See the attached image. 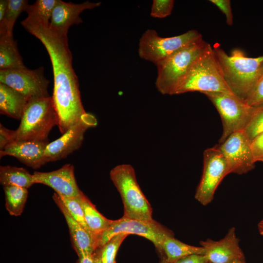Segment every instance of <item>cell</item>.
<instances>
[{"mask_svg": "<svg viewBox=\"0 0 263 263\" xmlns=\"http://www.w3.org/2000/svg\"><path fill=\"white\" fill-rule=\"evenodd\" d=\"M22 26L38 38L45 47L51 59L54 75L52 96L62 134L85 114L77 77L72 65L68 39L61 37L49 28V24L24 19Z\"/></svg>", "mask_w": 263, "mask_h": 263, "instance_id": "1", "label": "cell"}, {"mask_svg": "<svg viewBox=\"0 0 263 263\" xmlns=\"http://www.w3.org/2000/svg\"><path fill=\"white\" fill-rule=\"evenodd\" d=\"M212 49L227 85L234 95L245 101L259 79L263 56L249 57L240 49H234L229 56L218 44Z\"/></svg>", "mask_w": 263, "mask_h": 263, "instance_id": "2", "label": "cell"}, {"mask_svg": "<svg viewBox=\"0 0 263 263\" xmlns=\"http://www.w3.org/2000/svg\"><path fill=\"white\" fill-rule=\"evenodd\" d=\"M191 92L233 94L224 79L212 47L208 43L179 82L173 94Z\"/></svg>", "mask_w": 263, "mask_h": 263, "instance_id": "3", "label": "cell"}, {"mask_svg": "<svg viewBox=\"0 0 263 263\" xmlns=\"http://www.w3.org/2000/svg\"><path fill=\"white\" fill-rule=\"evenodd\" d=\"M57 124V116L52 96L31 99L25 109L19 127L13 131V141H49L50 131Z\"/></svg>", "mask_w": 263, "mask_h": 263, "instance_id": "4", "label": "cell"}, {"mask_svg": "<svg viewBox=\"0 0 263 263\" xmlns=\"http://www.w3.org/2000/svg\"><path fill=\"white\" fill-rule=\"evenodd\" d=\"M110 175L123 202V217L153 221L152 207L137 183L133 168L129 164L117 165L112 169Z\"/></svg>", "mask_w": 263, "mask_h": 263, "instance_id": "5", "label": "cell"}, {"mask_svg": "<svg viewBox=\"0 0 263 263\" xmlns=\"http://www.w3.org/2000/svg\"><path fill=\"white\" fill-rule=\"evenodd\" d=\"M207 43L202 38L157 63L155 86L158 91L163 94L173 95L179 82Z\"/></svg>", "mask_w": 263, "mask_h": 263, "instance_id": "6", "label": "cell"}, {"mask_svg": "<svg viewBox=\"0 0 263 263\" xmlns=\"http://www.w3.org/2000/svg\"><path fill=\"white\" fill-rule=\"evenodd\" d=\"M202 38L192 29L179 36L164 38L154 29H148L139 39L138 55L140 58L156 65L169 56Z\"/></svg>", "mask_w": 263, "mask_h": 263, "instance_id": "7", "label": "cell"}, {"mask_svg": "<svg viewBox=\"0 0 263 263\" xmlns=\"http://www.w3.org/2000/svg\"><path fill=\"white\" fill-rule=\"evenodd\" d=\"M204 94L215 106L221 118L223 131L219 144L233 133L244 130L249 120L252 107L234 94L219 92Z\"/></svg>", "mask_w": 263, "mask_h": 263, "instance_id": "8", "label": "cell"}, {"mask_svg": "<svg viewBox=\"0 0 263 263\" xmlns=\"http://www.w3.org/2000/svg\"><path fill=\"white\" fill-rule=\"evenodd\" d=\"M120 233L144 237L151 241L160 253L164 240L168 237L174 236L171 230L154 220L146 222L123 216L113 220L110 226L99 236L97 248L102 247L114 236Z\"/></svg>", "mask_w": 263, "mask_h": 263, "instance_id": "9", "label": "cell"}, {"mask_svg": "<svg viewBox=\"0 0 263 263\" xmlns=\"http://www.w3.org/2000/svg\"><path fill=\"white\" fill-rule=\"evenodd\" d=\"M203 159V174L195 198L201 205L207 206L213 199L221 182L229 173L226 161L218 145L205 150Z\"/></svg>", "mask_w": 263, "mask_h": 263, "instance_id": "10", "label": "cell"}, {"mask_svg": "<svg viewBox=\"0 0 263 263\" xmlns=\"http://www.w3.org/2000/svg\"><path fill=\"white\" fill-rule=\"evenodd\" d=\"M0 83L20 92L30 100L50 96L48 92L50 81L40 67L34 70L26 67L0 70Z\"/></svg>", "mask_w": 263, "mask_h": 263, "instance_id": "11", "label": "cell"}, {"mask_svg": "<svg viewBox=\"0 0 263 263\" xmlns=\"http://www.w3.org/2000/svg\"><path fill=\"white\" fill-rule=\"evenodd\" d=\"M93 115L86 113L75 124L56 140L49 143L44 153L46 163L64 159L81 146L86 131L96 126Z\"/></svg>", "mask_w": 263, "mask_h": 263, "instance_id": "12", "label": "cell"}, {"mask_svg": "<svg viewBox=\"0 0 263 263\" xmlns=\"http://www.w3.org/2000/svg\"><path fill=\"white\" fill-rule=\"evenodd\" d=\"M218 146L226 161L229 173L243 174L254 168L251 142L243 131L233 133Z\"/></svg>", "mask_w": 263, "mask_h": 263, "instance_id": "13", "label": "cell"}, {"mask_svg": "<svg viewBox=\"0 0 263 263\" xmlns=\"http://www.w3.org/2000/svg\"><path fill=\"white\" fill-rule=\"evenodd\" d=\"M101 2L86 1L81 3H74L57 0L53 9L49 28L58 36L68 38L69 28L74 24L83 22L80 14L84 10L98 7Z\"/></svg>", "mask_w": 263, "mask_h": 263, "instance_id": "14", "label": "cell"}, {"mask_svg": "<svg viewBox=\"0 0 263 263\" xmlns=\"http://www.w3.org/2000/svg\"><path fill=\"white\" fill-rule=\"evenodd\" d=\"M33 175L35 184L48 186L58 195L76 198L82 192L77 186L74 167L72 164H65L61 168L50 172L35 171Z\"/></svg>", "mask_w": 263, "mask_h": 263, "instance_id": "15", "label": "cell"}, {"mask_svg": "<svg viewBox=\"0 0 263 263\" xmlns=\"http://www.w3.org/2000/svg\"><path fill=\"white\" fill-rule=\"evenodd\" d=\"M200 243L205 249L204 256L208 263H228L236 259H245L233 227L219 241L207 239Z\"/></svg>", "mask_w": 263, "mask_h": 263, "instance_id": "16", "label": "cell"}, {"mask_svg": "<svg viewBox=\"0 0 263 263\" xmlns=\"http://www.w3.org/2000/svg\"><path fill=\"white\" fill-rule=\"evenodd\" d=\"M49 141H14L0 150V158L5 155L16 157L22 163L38 169L46 163L44 153Z\"/></svg>", "mask_w": 263, "mask_h": 263, "instance_id": "17", "label": "cell"}, {"mask_svg": "<svg viewBox=\"0 0 263 263\" xmlns=\"http://www.w3.org/2000/svg\"><path fill=\"white\" fill-rule=\"evenodd\" d=\"M53 199L66 220L73 246L78 256L84 254H93L97 247L92 235L72 217L56 192L53 195Z\"/></svg>", "mask_w": 263, "mask_h": 263, "instance_id": "18", "label": "cell"}, {"mask_svg": "<svg viewBox=\"0 0 263 263\" xmlns=\"http://www.w3.org/2000/svg\"><path fill=\"white\" fill-rule=\"evenodd\" d=\"M30 99L13 89L0 83V113L20 120Z\"/></svg>", "mask_w": 263, "mask_h": 263, "instance_id": "19", "label": "cell"}, {"mask_svg": "<svg viewBox=\"0 0 263 263\" xmlns=\"http://www.w3.org/2000/svg\"><path fill=\"white\" fill-rule=\"evenodd\" d=\"M76 199L82 208L86 223L95 240L97 247L98 237L110 226L113 220L101 214L82 192Z\"/></svg>", "mask_w": 263, "mask_h": 263, "instance_id": "20", "label": "cell"}, {"mask_svg": "<svg viewBox=\"0 0 263 263\" xmlns=\"http://www.w3.org/2000/svg\"><path fill=\"white\" fill-rule=\"evenodd\" d=\"M26 67L14 37L0 36V70Z\"/></svg>", "mask_w": 263, "mask_h": 263, "instance_id": "21", "label": "cell"}, {"mask_svg": "<svg viewBox=\"0 0 263 263\" xmlns=\"http://www.w3.org/2000/svg\"><path fill=\"white\" fill-rule=\"evenodd\" d=\"M161 253L164 254L169 263H172L186 256L205 254L202 246H195L185 244L173 237H168L163 242Z\"/></svg>", "mask_w": 263, "mask_h": 263, "instance_id": "22", "label": "cell"}, {"mask_svg": "<svg viewBox=\"0 0 263 263\" xmlns=\"http://www.w3.org/2000/svg\"><path fill=\"white\" fill-rule=\"evenodd\" d=\"M0 183L3 187L14 186L26 188L35 184L33 175L26 169L11 166H0Z\"/></svg>", "mask_w": 263, "mask_h": 263, "instance_id": "23", "label": "cell"}, {"mask_svg": "<svg viewBox=\"0 0 263 263\" xmlns=\"http://www.w3.org/2000/svg\"><path fill=\"white\" fill-rule=\"evenodd\" d=\"M3 190L6 210L11 216H20L27 199L28 188L9 186L3 187Z\"/></svg>", "mask_w": 263, "mask_h": 263, "instance_id": "24", "label": "cell"}, {"mask_svg": "<svg viewBox=\"0 0 263 263\" xmlns=\"http://www.w3.org/2000/svg\"><path fill=\"white\" fill-rule=\"evenodd\" d=\"M28 5L26 0H8L5 16L0 21V36H13L15 23L21 13L26 11Z\"/></svg>", "mask_w": 263, "mask_h": 263, "instance_id": "25", "label": "cell"}, {"mask_svg": "<svg viewBox=\"0 0 263 263\" xmlns=\"http://www.w3.org/2000/svg\"><path fill=\"white\" fill-rule=\"evenodd\" d=\"M57 0H37L29 4L26 19L33 21L49 24L53 9Z\"/></svg>", "mask_w": 263, "mask_h": 263, "instance_id": "26", "label": "cell"}, {"mask_svg": "<svg viewBox=\"0 0 263 263\" xmlns=\"http://www.w3.org/2000/svg\"><path fill=\"white\" fill-rule=\"evenodd\" d=\"M243 131L250 142L263 133V103L252 107L249 120Z\"/></svg>", "mask_w": 263, "mask_h": 263, "instance_id": "27", "label": "cell"}, {"mask_svg": "<svg viewBox=\"0 0 263 263\" xmlns=\"http://www.w3.org/2000/svg\"><path fill=\"white\" fill-rule=\"evenodd\" d=\"M128 235L123 233L117 234L102 247L98 248L102 263H115L117 251L123 241Z\"/></svg>", "mask_w": 263, "mask_h": 263, "instance_id": "28", "label": "cell"}, {"mask_svg": "<svg viewBox=\"0 0 263 263\" xmlns=\"http://www.w3.org/2000/svg\"><path fill=\"white\" fill-rule=\"evenodd\" d=\"M58 196L64 206L72 217L76 221L82 225L93 237V236L86 223L82 208L77 200L76 198H68L60 195Z\"/></svg>", "mask_w": 263, "mask_h": 263, "instance_id": "29", "label": "cell"}, {"mask_svg": "<svg viewBox=\"0 0 263 263\" xmlns=\"http://www.w3.org/2000/svg\"><path fill=\"white\" fill-rule=\"evenodd\" d=\"M174 1L173 0H153L150 16L156 18H164L171 13Z\"/></svg>", "mask_w": 263, "mask_h": 263, "instance_id": "30", "label": "cell"}, {"mask_svg": "<svg viewBox=\"0 0 263 263\" xmlns=\"http://www.w3.org/2000/svg\"><path fill=\"white\" fill-rule=\"evenodd\" d=\"M245 101L251 107L263 103V76L258 80Z\"/></svg>", "mask_w": 263, "mask_h": 263, "instance_id": "31", "label": "cell"}, {"mask_svg": "<svg viewBox=\"0 0 263 263\" xmlns=\"http://www.w3.org/2000/svg\"><path fill=\"white\" fill-rule=\"evenodd\" d=\"M209 1L215 4L225 15L226 22L231 26L233 23V17L229 0H210Z\"/></svg>", "mask_w": 263, "mask_h": 263, "instance_id": "32", "label": "cell"}, {"mask_svg": "<svg viewBox=\"0 0 263 263\" xmlns=\"http://www.w3.org/2000/svg\"><path fill=\"white\" fill-rule=\"evenodd\" d=\"M251 148L255 162H263V133L251 141Z\"/></svg>", "mask_w": 263, "mask_h": 263, "instance_id": "33", "label": "cell"}, {"mask_svg": "<svg viewBox=\"0 0 263 263\" xmlns=\"http://www.w3.org/2000/svg\"><path fill=\"white\" fill-rule=\"evenodd\" d=\"M13 130L7 129L0 124V150L13 142Z\"/></svg>", "mask_w": 263, "mask_h": 263, "instance_id": "34", "label": "cell"}, {"mask_svg": "<svg viewBox=\"0 0 263 263\" xmlns=\"http://www.w3.org/2000/svg\"><path fill=\"white\" fill-rule=\"evenodd\" d=\"M172 263H208L203 255L193 254L181 258Z\"/></svg>", "mask_w": 263, "mask_h": 263, "instance_id": "35", "label": "cell"}, {"mask_svg": "<svg viewBox=\"0 0 263 263\" xmlns=\"http://www.w3.org/2000/svg\"><path fill=\"white\" fill-rule=\"evenodd\" d=\"M93 253L84 254L78 256L76 263H94Z\"/></svg>", "mask_w": 263, "mask_h": 263, "instance_id": "36", "label": "cell"}, {"mask_svg": "<svg viewBox=\"0 0 263 263\" xmlns=\"http://www.w3.org/2000/svg\"><path fill=\"white\" fill-rule=\"evenodd\" d=\"M8 0H0V21H1L4 16L7 7Z\"/></svg>", "mask_w": 263, "mask_h": 263, "instance_id": "37", "label": "cell"}, {"mask_svg": "<svg viewBox=\"0 0 263 263\" xmlns=\"http://www.w3.org/2000/svg\"><path fill=\"white\" fill-rule=\"evenodd\" d=\"M94 263H102L100 259V252L98 248L96 249L93 253Z\"/></svg>", "mask_w": 263, "mask_h": 263, "instance_id": "38", "label": "cell"}, {"mask_svg": "<svg viewBox=\"0 0 263 263\" xmlns=\"http://www.w3.org/2000/svg\"><path fill=\"white\" fill-rule=\"evenodd\" d=\"M258 228L260 234L263 236V219L259 223Z\"/></svg>", "mask_w": 263, "mask_h": 263, "instance_id": "39", "label": "cell"}, {"mask_svg": "<svg viewBox=\"0 0 263 263\" xmlns=\"http://www.w3.org/2000/svg\"><path fill=\"white\" fill-rule=\"evenodd\" d=\"M228 263H245V259H236Z\"/></svg>", "mask_w": 263, "mask_h": 263, "instance_id": "40", "label": "cell"}, {"mask_svg": "<svg viewBox=\"0 0 263 263\" xmlns=\"http://www.w3.org/2000/svg\"><path fill=\"white\" fill-rule=\"evenodd\" d=\"M263 76V61L261 64L259 72V79L260 77Z\"/></svg>", "mask_w": 263, "mask_h": 263, "instance_id": "41", "label": "cell"}, {"mask_svg": "<svg viewBox=\"0 0 263 263\" xmlns=\"http://www.w3.org/2000/svg\"><path fill=\"white\" fill-rule=\"evenodd\" d=\"M159 263H169L167 261V260L165 259V258H163Z\"/></svg>", "mask_w": 263, "mask_h": 263, "instance_id": "42", "label": "cell"}]
</instances>
